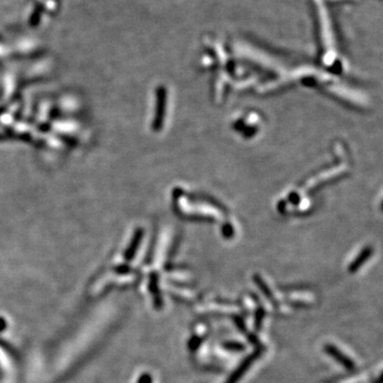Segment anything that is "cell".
Returning <instances> with one entry per match:
<instances>
[{"label":"cell","instance_id":"5b68a950","mask_svg":"<svg viewBox=\"0 0 383 383\" xmlns=\"http://www.w3.org/2000/svg\"><path fill=\"white\" fill-rule=\"evenodd\" d=\"M372 256V249L371 248H365L361 254H360L355 260L354 262H352L349 266V272L350 273H356L358 270H360V267H361L367 260L370 259V257Z\"/></svg>","mask_w":383,"mask_h":383},{"label":"cell","instance_id":"6da1fadb","mask_svg":"<svg viewBox=\"0 0 383 383\" xmlns=\"http://www.w3.org/2000/svg\"><path fill=\"white\" fill-rule=\"evenodd\" d=\"M264 350H265V348L263 346L256 348V350L254 352H251L249 356H247L243 360V361L240 363V365L237 366L236 369L232 372V374L227 378L225 383H237L239 382L243 378L244 374L250 369L251 365L254 364L260 357H261Z\"/></svg>","mask_w":383,"mask_h":383},{"label":"cell","instance_id":"3957f363","mask_svg":"<svg viewBox=\"0 0 383 383\" xmlns=\"http://www.w3.org/2000/svg\"><path fill=\"white\" fill-rule=\"evenodd\" d=\"M252 280H254L255 285L259 287V289L261 290L262 294L265 296L266 299L270 301L272 304L274 305H277L278 302H277V299H276V297L273 293V290L271 289V287H268L267 283L264 281V279L261 277V276L256 274L252 276Z\"/></svg>","mask_w":383,"mask_h":383},{"label":"cell","instance_id":"7c38bea8","mask_svg":"<svg viewBox=\"0 0 383 383\" xmlns=\"http://www.w3.org/2000/svg\"><path fill=\"white\" fill-rule=\"evenodd\" d=\"M374 383H382V376H381V375L376 379V381H375Z\"/></svg>","mask_w":383,"mask_h":383},{"label":"cell","instance_id":"8fae6325","mask_svg":"<svg viewBox=\"0 0 383 383\" xmlns=\"http://www.w3.org/2000/svg\"><path fill=\"white\" fill-rule=\"evenodd\" d=\"M137 383H152L151 375L148 373L143 374L142 376L139 378V381H137Z\"/></svg>","mask_w":383,"mask_h":383},{"label":"cell","instance_id":"30bf717a","mask_svg":"<svg viewBox=\"0 0 383 383\" xmlns=\"http://www.w3.org/2000/svg\"><path fill=\"white\" fill-rule=\"evenodd\" d=\"M245 335H246V338L248 339V341H249V343L250 344H252V345H254V346L256 347V348H259V347H262V345H261V343H260V340H259V338H258V336L256 335V333H251V332H247L246 334H245Z\"/></svg>","mask_w":383,"mask_h":383},{"label":"cell","instance_id":"277c9868","mask_svg":"<svg viewBox=\"0 0 383 383\" xmlns=\"http://www.w3.org/2000/svg\"><path fill=\"white\" fill-rule=\"evenodd\" d=\"M149 288H150V293L153 296V304H155L157 310H161L163 308V298L159 289V282H158L157 275H152L150 277Z\"/></svg>","mask_w":383,"mask_h":383},{"label":"cell","instance_id":"8992f818","mask_svg":"<svg viewBox=\"0 0 383 383\" xmlns=\"http://www.w3.org/2000/svg\"><path fill=\"white\" fill-rule=\"evenodd\" d=\"M266 316V311L262 305H258V308L255 312V318H254V328L256 331H260L262 328L264 318Z\"/></svg>","mask_w":383,"mask_h":383},{"label":"cell","instance_id":"9c48e42d","mask_svg":"<svg viewBox=\"0 0 383 383\" xmlns=\"http://www.w3.org/2000/svg\"><path fill=\"white\" fill-rule=\"evenodd\" d=\"M233 321H234L235 327L239 329V331H241L244 334H246L248 332L246 323H245V320H244V318L242 316H240V315L233 316Z\"/></svg>","mask_w":383,"mask_h":383},{"label":"cell","instance_id":"ba28073f","mask_svg":"<svg viewBox=\"0 0 383 383\" xmlns=\"http://www.w3.org/2000/svg\"><path fill=\"white\" fill-rule=\"evenodd\" d=\"M202 342H203V338H201L200 335H198V334L192 335L191 339L188 342V347H189L190 351L196 352L199 349V347L201 346Z\"/></svg>","mask_w":383,"mask_h":383},{"label":"cell","instance_id":"7a4b0ae2","mask_svg":"<svg viewBox=\"0 0 383 383\" xmlns=\"http://www.w3.org/2000/svg\"><path fill=\"white\" fill-rule=\"evenodd\" d=\"M324 349H325L327 355L333 358L336 362L340 363L344 367L345 370L351 372L356 369V363L352 361V360L347 355H345L341 349H339V347H336L335 345L326 344Z\"/></svg>","mask_w":383,"mask_h":383},{"label":"cell","instance_id":"52a82bcc","mask_svg":"<svg viewBox=\"0 0 383 383\" xmlns=\"http://www.w3.org/2000/svg\"><path fill=\"white\" fill-rule=\"evenodd\" d=\"M221 347L231 352H243L246 349V346L243 343L237 341H225L221 343Z\"/></svg>","mask_w":383,"mask_h":383}]
</instances>
